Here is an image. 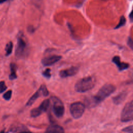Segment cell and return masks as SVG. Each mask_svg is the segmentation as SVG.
<instances>
[{
    "instance_id": "1",
    "label": "cell",
    "mask_w": 133,
    "mask_h": 133,
    "mask_svg": "<svg viewBox=\"0 0 133 133\" xmlns=\"http://www.w3.org/2000/svg\"><path fill=\"white\" fill-rule=\"evenodd\" d=\"M96 84V78L94 76H88L78 81L74 88L76 92H85L93 88Z\"/></svg>"
},
{
    "instance_id": "2",
    "label": "cell",
    "mask_w": 133,
    "mask_h": 133,
    "mask_svg": "<svg viewBox=\"0 0 133 133\" xmlns=\"http://www.w3.org/2000/svg\"><path fill=\"white\" fill-rule=\"evenodd\" d=\"M115 90V87L111 84L104 85L98 91L97 94L93 96L94 99L97 104L103 101L105 98L111 95Z\"/></svg>"
},
{
    "instance_id": "3",
    "label": "cell",
    "mask_w": 133,
    "mask_h": 133,
    "mask_svg": "<svg viewBox=\"0 0 133 133\" xmlns=\"http://www.w3.org/2000/svg\"><path fill=\"white\" fill-rule=\"evenodd\" d=\"M122 122H128L133 120V100L128 102L124 106L121 115Z\"/></svg>"
},
{
    "instance_id": "4",
    "label": "cell",
    "mask_w": 133,
    "mask_h": 133,
    "mask_svg": "<svg viewBox=\"0 0 133 133\" xmlns=\"http://www.w3.org/2000/svg\"><path fill=\"white\" fill-rule=\"evenodd\" d=\"M85 106L81 102L77 101L72 103L70 107V111L72 116L75 119L82 117L85 111Z\"/></svg>"
},
{
    "instance_id": "5",
    "label": "cell",
    "mask_w": 133,
    "mask_h": 133,
    "mask_svg": "<svg viewBox=\"0 0 133 133\" xmlns=\"http://www.w3.org/2000/svg\"><path fill=\"white\" fill-rule=\"evenodd\" d=\"M52 101V111L56 117L60 118L63 116L64 113V106L62 101L57 97H52L51 98Z\"/></svg>"
},
{
    "instance_id": "6",
    "label": "cell",
    "mask_w": 133,
    "mask_h": 133,
    "mask_svg": "<svg viewBox=\"0 0 133 133\" xmlns=\"http://www.w3.org/2000/svg\"><path fill=\"white\" fill-rule=\"evenodd\" d=\"M27 51L28 46L26 43L22 38L19 37L17 39V44L15 51L16 56L18 58H22L26 55Z\"/></svg>"
},
{
    "instance_id": "7",
    "label": "cell",
    "mask_w": 133,
    "mask_h": 133,
    "mask_svg": "<svg viewBox=\"0 0 133 133\" xmlns=\"http://www.w3.org/2000/svg\"><path fill=\"white\" fill-rule=\"evenodd\" d=\"M49 95V91L45 84H42L39 89L32 95L26 102V105L31 106L33 103L42 95L44 96H47Z\"/></svg>"
},
{
    "instance_id": "8",
    "label": "cell",
    "mask_w": 133,
    "mask_h": 133,
    "mask_svg": "<svg viewBox=\"0 0 133 133\" xmlns=\"http://www.w3.org/2000/svg\"><path fill=\"white\" fill-rule=\"evenodd\" d=\"M62 57L59 55H52L45 57L42 59L41 62L44 66H50L59 61Z\"/></svg>"
},
{
    "instance_id": "9",
    "label": "cell",
    "mask_w": 133,
    "mask_h": 133,
    "mask_svg": "<svg viewBox=\"0 0 133 133\" xmlns=\"http://www.w3.org/2000/svg\"><path fill=\"white\" fill-rule=\"evenodd\" d=\"M79 68L77 66H71L69 68L62 70L59 72V76L62 78H65L75 75L78 71Z\"/></svg>"
},
{
    "instance_id": "10",
    "label": "cell",
    "mask_w": 133,
    "mask_h": 133,
    "mask_svg": "<svg viewBox=\"0 0 133 133\" xmlns=\"http://www.w3.org/2000/svg\"><path fill=\"white\" fill-rule=\"evenodd\" d=\"M112 61L114 63L117 67L118 68V70L121 71L127 69L129 67V65L128 63L121 62L120 60V58L119 56H115L112 58Z\"/></svg>"
},
{
    "instance_id": "11",
    "label": "cell",
    "mask_w": 133,
    "mask_h": 133,
    "mask_svg": "<svg viewBox=\"0 0 133 133\" xmlns=\"http://www.w3.org/2000/svg\"><path fill=\"white\" fill-rule=\"evenodd\" d=\"M127 96V92L126 91H122L119 93L118 95L113 97V101L115 104H119L123 102Z\"/></svg>"
},
{
    "instance_id": "12",
    "label": "cell",
    "mask_w": 133,
    "mask_h": 133,
    "mask_svg": "<svg viewBox=\"0 0 133 133\" xmlns=\"http://www.w3.org/2000/svg\"><path fill=\"white\" fill-rule=\"evenodd\" d=\"M64 130L62 127L58 125H51L46 129V132H64Z\"/></svg>"
},
{
    "instance_id": "13",
    "label": "cell",
    "mask_w": 133,
    "mask_h": 133,
    "mask_svg": "<svg viewBox=\"0 0 133 133\" xmlns=\"http://www.w3.org/2000/svg\"><path fill=\"white\" fill-rule=\"evenodd\" d=\"M10 71L11 73L9 76V79L12 80L17 78V75L16 74V70H17V65L16 64L14 63H11L10 64Z\"/></svg>"
},
{
    "instance_id": "14",
    "label": "cell",
    "mask_w": 133,
    "mask_h": 133,
    "mask_svg": "<svg viewBox=\"0 0 133 133\" xmlns=\"http://www.w3.org/2000/svg\"><path fill=\"white\" fill-rule=\"evenodd\" d=\"M29 131L28 128L23 125H14L11 129L10 131L11 132H21V131Z\"/></svg>"
},
{
    "instance_id": "15",
    "label": "cell",
    "mask_w": 133,
    "mask_h": 133,
    "mask_svg": "<svg viewBox=\"0 0 133 133\" xmlns=\"http://www.w3.org/2000/svg\"><path fill=\"white\" fill-rule=\"evenodd\" d=\"M50 103V101L49 99H46L41 103V104L39 107H38V109H39V110L41 111L42 113L46 112L48 110Z\"/></svg>"
},
{
    "instance_id": "16",
    "label": "cell",
    "mask_w": 133,
    "mask_h": 133,
    "mask_svg": "<svg viewBox=\"0 0 133 133\" xmlns=\"http://www.w3.org/2000/svg\"><path fill=\"white\" fill-rule=\"evenodd\" d=\"M13 49V43L11 42H9L8 43H7L5 47V51H6V56H8L10 55Z\"/></svg>"
},
{
    "instance_id": "17",
    "label": "cell",
    "mask_w": 133,
    "mask_h": 133,
    "mask_svg": "<svg viewBox=\"0 0 133 133\" xmlns=\"http://www.w3.org/2000/svg\"><path fill=\"white\" fill-rule=\"evenodd\" d=\"M42 113L41 112V111L37 107L36 108H34V109H32L31 111L30 115H31V116L32 117H37L39 115H40Z\"/></svg>"
},
{
    "instance_id": "18",
    "label": "cell",
    "mask_w": 133,
    "mask_h": 133,
    "mask_svg": "<svg viewBox=\"0 0 133 133\" xmlns=\"http://www.w3.org/2000/svg\"><path fill=\"white\" fill-rule=\"evenodd\" d=\"M126 23V19L125 18L122 16L121 18H120V20L119 21V23H118V24L116 26V27L115 28V29H118L123 26H124Z\"/></svg>"
},
{
    "instance_id": "19",
    "label": "cell",
    "mask_w": 133,
    "mask_h": 133,
    "mask_svg": "<svg viewBox=\"0 0 133 133\" xmlns=\"http://www.w3.org/2000/svg\"><path fill=\"white\" fill-rule=\"evenodd\" d=\"M11 95H12V91L11 90H8L3 95V97L5 100H9L11 98Z\"/></svg>"
},
{
    "instance_id": "20",
    "label": "cell",
    "mask_w": 133,
    "mask_h": 133,
    "mask_svg": "<svg viewBox=\"0 0 133 133\" xmlns=\"http://www.w3.org/2000/svg\"><path fill=\"white\" fill-rule=\"evenodd\" d=\"M7 86L5 84L4 81H1L0 82V94L5 91L7 89Z\"/></svg>"
},
{
    "instance_id": "21",
    "label": "cell",
    "mask_w": 133,
    "mask_h": 133,
    "mask_svg": "<svg viewBox=\"0 0 133 133\" xmlns=\"http://www.w3.org/2000/svg\"><path fill=\"white\" fill-rule=\"evenodd\" d=\"M50 71H51V70L49 68H47L42 73V75L46 78H50L51 76Z\"/></svg>"
},
{
    "instance_id": "22",
    "label": "cell",
    "mask_w": 133,
    "mask_h": 133,
    "mask_svg": "<svg viewBox=\"0 0 133 133\" xmlns=\"http://www.w3.org/2000/svg\"><path fill=\"white\" fill-rule=\"evenodd\" d=\"M123 131L124 132H132L133 133V126H128L125 128H124L123 130Z\"/></svg>"
},
{
    "instance_id": "23",
    "label": "cell",
    "mask_w": 133,
    "mask_h": 133,
    "mask_svg": "<svg viewBox=\"0 0 133 133\" xmlns=\"http://www.w3.org/2000/svg\"><path fill=\"white\" fill-rule=\"evenodd\" d=\"M129 18H130V20H131V21H133V10L131 11V12L130 14H129Z\"/></svg>"
},
{
    "instance_id": "24",
    "label": "cell",
    "mask_w": 133,
    "mask_h": 133,
    "mask_svg": "<svg viewBox=\"0 0 133 133\" xmlns=\"http://www.w3.org/2000/svg\"><path fill=\"white\" fill-rule=\"evenodd\" d=\"M7 1V0H0V4H2Z\"/></svg>"
}]
</instances>
